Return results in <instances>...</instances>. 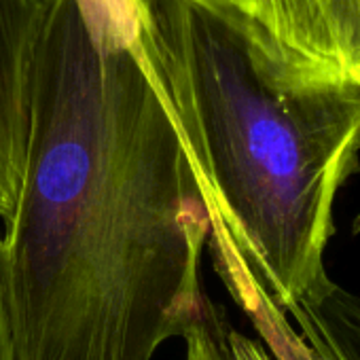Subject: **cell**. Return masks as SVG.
<instances>
[{
  "mask_svg": "<svg viewBox=\"0 0 360 360\" xmlns=\"http://www.w3.org/2000/svg\"><path fill=\"white\" fill-rule=\"evenodd\" d=\"M89 37L100 49L136 51L140 34V0H77Z\"/></svg>",
  "mask_w": 360,
  "mask_h": 360,
  "instance_id": "obj_7",
  "label": "cell"
},
{
  "mask_svg": "<svg viewBox=\"0 0 360 360\" xmlns=\"http://www.w3.org/2000/svg\"><path fill=\"white\" fill-rule=\"evenodd\" d=\"M0 360H20L5 271V250H3V231H0Z\"/></svg>",
  "mask_w": 360,
  "mask_h": 360,
  "instance_id": "obj_9",
  "label": "cell"
},
{
  "mask_svg": "<svg viewBox=\"0 0 360 360\" xmlns=\"http://www.w3.org/2000/svg\"><path fill=\"white\" fill-rule=\"evenodd\" d=\"M318 360H360V295L330 278L288 311Z\"/></svg>",
  "mask_w": 360,
  "mask_h": 360,
  "instance_id": "obj_6",
  "label": "cell"
},
{
  "mask_svg": "<svg viewBox=\"0 0 360 360\" xmlns=\"http://www.w3.org/2000/svg\"><path fill=\"white\" fill-rule=\"evenodd\" d=\"M45 0H0V223L18 206L24 178Z\"/></svg>",
  "mask_w": 360,
  "mask_h": 360,
  "instance_id": "obj_3",
  "label": "cell"
},
{
  "mask_svg": "<svg viewBox=\"0 0 360 360\" xmlns=\"http://www.w3.org/2000/svg\"><path fill=\"white\" fill-rule=\"evenodd\" d=\"M225 311L214 305L193 328L183 337V360H229L225 330H227Z\"/></svg>",
  "mask_w": 360,
  "mask_h": 360,
  "instance_id": "obj_8",
  "label": "cell"
},
{
  "mask_svg": "<svg viewBox=\"0 0 360 360\" xmlns=\"http://www.w3.org/2000/svg\"><path fill=\"white\" fill-rule=\"evenodd\" d=\"M208 248L219 278L238 307L252 322L261 337V345L267 349L271 360H318L286 311L269 297L225 225L214 217H210Z\"/></svg>",
  "mask_w": 360,
  "mask_h": 360,
  "instance_id": "obj_5",
  "label": "cell"
},
{
  "mask_svg": "<svg viewBox=\"0 0 360 360\" xmlns=\"http://www.w3.org/2000/svg\"><path fill=\"white\" fill-rule=\"evenodd\" d=\"M210 217L136 51L45 0L30 144L3 231L20 360H153L210 309Z\"/></svg>",
  "mask_w": 360,
  "mask_h": 360,
  "instance_id": "obj_1",
  "label": "cell"
},
{
  "mask_svg": "<svg viewBox=\"0 0 360 360\" xmlns=\"http://www.w3.org/2000/svg\"><path fill=\"white\" fill-rule=\"evenodd\" d=\"M295 58L360 83V0H210Z\"/></svg>",
  "mask_w": 360,
  "mask_h": 360,
  "instance_id": "obj_4",
  "label": "cell"
},
{
  "mask_svg": "<svg viewBox=\"0 0 360 360\" xmlns=\"http://www.w3.org/2000/svg\"><path fill=\"white\" fill-rule=\"evenodd\" d=\"M136 53L200 195L288 311L328 276L335 202L360 153V83L295 58L210 0H140Z\"/></svg>",
  "mask_w": 360,
  "mask_h": 360,
  "instance_id": "obj_2",
  "label": "cell"
},
{
  "mask_svg": "<svg viewBox=\"0 0 360 360\" xmlns=\"http://www.w3.org/2000/svg\"><path fill=\"white\" fill-rule=\"evenodd\" d=\"M225 343H227V356L229 360H271L267 349L261 345V341L250 339L242 330L227 324L225 330Z\"/></svg>",
  "mask_w": 360,
  "mask_h": 360,
  "instance_id": "obj_10",
  "label": "cell"
}]
</instances>
